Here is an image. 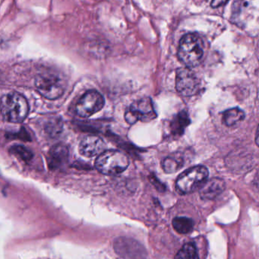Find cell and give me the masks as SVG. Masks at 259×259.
Instances as JSON below:
<instances>
[{"label": "cell", "mask_w": 259, "mask_h": 259, "mask_svg": "<svg viewBox=\"0 0 259 259\" xmlns=\"http://www.w3.org/2000/svg\"><path fill=\"white\" fill-rule=\"evenodd\" d=\"M190 118L187 112H180L172 119L170 124L171 133L175 136H180L184 133L186 127L190 124Z\"/></svg>", "instance_id": "obj_12"}, {"label": "cell", "mask_w": 259, "mask_h": 259, "mask_svg": "<svg viewBox=\"0 0 259 259\" xmlns=\"http://www.w3.org/2000/svg\"><path fill=\"white\" fill-rule=\"evenodd\" d=\"M69 150L65 145H57L51 148L48 164L51 169H58L68 161Z\"/></svg>", "instance_id": "obj_11"}, {"label": "cell", "mask_w": 259, "mask_h": 259, "mask_svg": "<svg viewBox=\"0 0 259 259\" xmlns=\"http://www.w3.org/2000/svg\"><path fill=\"white\" fill-rule=\"evenodd\" d=\"M10 151L24 161H29L33 157L32 153L23 146L13 147Z\"/></svg>", "instance_id": "obj_17"}, {"label": "cell", "mask_w": 259, "mask_h": 259, "mask_svg": "<svg viewBox=\"0 0 259 259\" xmlns=\"http://www.w3.org/2000/svg\"><path fill=\"white\" fill-rule=\"evenodd\" d=\"M255 142H256V145H257V146L259 147V125H258V127H257V132H256Z\"/></svg>", "instance_id": "obj_19"}, {"label": "cell", "mask_w": 259, "mask_h": 259, "mask_svg": "<svg viewBox=\"0 0 259 259\" xmlns=\"http://www.w3.org/2000/svg\"><path fill=\"white\" fill-rule=\"evenodd\" d=\"M203 44L195 34H188L182 37L179 47L178 57L187 67L192 68L201 63L203 57Z\"/></svg>", "instance_id": "obj_2"}, {"label": "cell", "mask_w": 259, "mask_h": 259, "mask_svg": "<svg viewBox=\"0 0 259 259\" xmlns=\"http://www.w3.org/2000/svg\"><path fill=\"white\" fill-rule=\"evenodd\" d=\"M172 227L177 233L186 235L192 231L194 223L192 219L186 217H177L172 221Z\"/></svg>", "instance_id": "obj_15"}, {"label": "cell", "mask_w": 259, "mask_h": 259, "mask_svg": "<svg viewBox=\"0 0 259 259\" xmlns=\"http://www.w3.org/2000/svg\"><path fill=\"white\" fill-rule=\"evenodd\" d=\"M130 165L128 157L116 150L105 151L100 154L95 162V167L105 175H118L125 171Z\"/></svg>", "instance_id": "obj_3"}, {"label": "cell", "mask_w": 259, "mask_h": 259, "mask_svg": "<svg viewBox=\"0 0 259 259\" xmlns=\"http://www.w3.org/2000/svg\"><path fill=\"white\" fill-rule=\"evenodd\" d=\"M255 185L257 189H259V176H257V178L255 179Z\"/></svg>", "instance_id": "obj_20"}, {"label": "cell", "mask_w": 259, "mask_h": 259, "mask_svg": "<svg viewBox=\"0 0 259 259\" xmlns=\"http://www.w3.org/2000/svg\"><path fill=\"white\" fill-rule=\"evenodd\" d=\"M225 189V183L222 179L212 178L207 180L200 189V196L202 199L213 200L219 196Z\"/></svg>", "instance_id": "obj_10"}, {"label": "cell", "mask_w": 259, "mask_h": 259, "mask_svg": "<svg viewBox=\"0 0 259 259\" xmlns=\"http://www.w3.org/2000/svg\"><path fill=\"white\" fill-rule=\"evenodd\" d=\"M37 92L49 100L60 98L66 90V83L59 74L47 72L39 74L35 79Z\"/></svg>", "instance_id": "obj_5"}, {"label": "cell", "mask_w": 259, "mask_h": 259, "mask_svg": "<svg viewBox=\"0 0 259 259\" xmlns=\"http://www.w3.org/2000/svg\"><path fill=\"white\" fill-rule=\"evenodd\" d=\"M104 106V97L97 91H89L82 95L75 106L77 115L81 118L90 117Z\"/></svg>", "instance_id": "obj_7"}, {"label": "cell", "mask_w": 259, "mask_h": 259, "mask_svg": "<svg viewBox=\"0 0 259 259\" xmlns=\"http://www.w3.org/2000/svg\"><path fill=\"white\" fill-rule=\"evenodd\" d=\"M176 258H189L197 259L198 258V250L195 244L192 242L185 244L183 248L179 251Z\"/></svg>", "instance_id": "obj_16"}, {"label": "cell", "mask_w": 259, "mask_h": 259, "mask_svg": "<svg viewBox=\"0 0 259 259\" xmlns=\"http://www.w3.org/2000/svg\"><path fill=\"white\" fill-rule=\"evenodd\" d=\"M198 78L189 67L177 71L176 88L180 95L185 97L193 96L198 92Z\"/></svg>", "instance_id": "obj_8"}, {"label": "cell", "mask_w": 259, "mask_h": 259, "mask_svg": "<svg viewBox=\"0 0 259 259\" xmlns=\"http://www.w3.org/2000/svg\"><path fill=\"white\" fill-rule=\"evenodd\" d=\"M185 160L183 156L174 154L166 157L162 162V167L166 174H174L184 166Z\"/></svg>", "instance_id": "obj_13"}, {"label": "cell", "mask_w": 259, "mask_h": 259, "mask_svg": "<svg viewBox=\"0 0 259 259\" xmlns=\"http://www.w3.org/2000/svg\"><path fill=\"white\" fill-rule=\"evenodd\" d=\"M245 118V113L239 108H232L226 110L223 113L222 120L224 125L227 126H233L238 122L243 120Z\"/></svg>", "instance_id": "obj_14"}, {"label": "cell", "mask_w": 259, "mask_h": 259, "mask_svg": "<svg viewBox=\"0 0 259 259\" xmlns=\"http://www.w3.org/2000/svg\"><path fill=\"white\" fill-rule=\"evenodd\" d=\"M106 145L104 140L95 136H87L79 144V152L86 157L99 156L105 151Z\"/></svg>", "instance_id": "obj_9"}, {"label": "cell", "mask_w": 259, "mask_h": 259, "mask_svg": "<svg viewBox=\"0 0 259 259\" xmlns=\"http://www.w3.org/2000/svg\"><path fill=\"white\" fill-rule=\"evenodd\" d=\"M157 117L151 98H144L135 101L125 113V119L128 123L133 125L138 121L150 122Z\"/></svg>", "instance_id": "obj_6"}, {"label": "cell", "mask_w": 259, "mask_h": 259, "mask_svg": "<svg viewBox=\"0 0 259 259\" xmlns=\"http://www.w3.org/2000/svg\"><path fill=\"white\" fill-rule=\"evenodd\" d=\"M29 112L26 98L17 92L4 95L1 100V113L6 120L20 123L25 120Z\"/></svg>", "instance_id": "obj_1"}, {"label": "cell", "mask_w": 259, "mask_h": 259, "mask_svg": "<svg viewBox=\"0 0 259 259\" xmlns=\"http://www.w3.org/2000/svg\"><path fill=\"white\" fill-rule=\"evenodd\" d=\"M228 0H212L211 7L213 8H217V7H221L224 5Z\"/></svg>", "instance_id": "obj_18"}, {"label": "cell", "mask_w": 259, "mask_h": 259, "mask_svg": "<svg viewBox=\"0 0 259 259\" xmlns=\"http://www.w3.org/2000/svg\"><path fill=\"white\" fill-rule=\"evenodd\" d=\"M207 167L201 165L189 168L177 178L176 187L181 194H189L201 188L208 178Z\"/></svg>", "instance_id": "obj_4"}]
</instances>
